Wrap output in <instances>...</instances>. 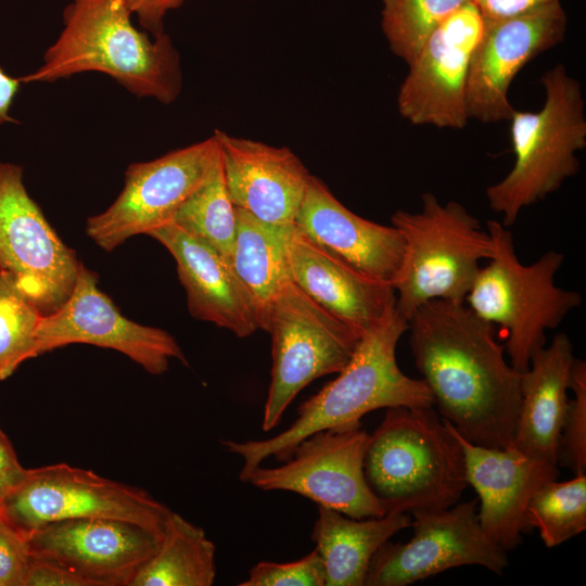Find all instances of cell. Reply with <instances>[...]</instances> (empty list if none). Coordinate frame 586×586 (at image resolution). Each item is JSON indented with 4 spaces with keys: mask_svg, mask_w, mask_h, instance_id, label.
<instances>
[{
    "mask_svg": "<svg viewBox=\"0 0 586 586\" xmlns=\"http://www.w3.org/2000/svg\"><path fill=\"white\" fill-rule=\"evenodd\" d=\"M493 324L466 303L433 300L408 320L409 344L434 408L467 441L513 443L522 372L505 358Z\"/></svg>",
    "mask_w": 586,
    "mask_h": 586,
    "instance_id": "cell-1",
    "label": "cell"
},
{
    "mask_svg": "<svg viewBox=\"0 0 586 586\" xmlns=\"http://www.w3.org/2000/svg\"><path fill=\"white\" fill-rule=\"evenodd\" d=\"M63 28L41 65L22 84L53 82L87 72L105 74L139 98L174 102L181 92L180 55L164 33L152 37L131 21L125 0H67Z\"/></svg>",
    "mask_w": 586,
    "mask_h": 586,
    "instance_id": "cell-2",
    "label": "cell"
},
{
    "mask_svg": "<svg viewBox=\"0 0 586 586\" xmlns=\"http://www.w3.org/2000/svg\"><path fill=\"white\" fill-rule=\"evenodd\" d=\"M407 330L408 320L394 307L362 333L337 377L300 405L297 418L288 429L262 441H221L227 451L243 460L240 480L246 482L269 457L286 461L294 447L317 431L358 425L365 415L381 408L434 406L425 383L409 378L397 365V343Z\"/></svg>",
    "mask_w": 586,
    "mask_h": 586,
    "instance_id": "cell-3",
    "label": "cell"
},
{
    "mask_svg": "<svg viewBox=\"0 0 586 586\" xmlns=\"http://www.w3.org/2000/svg\"><path fill=\"white\" fill-rule=\"evenodd\" d=\"M364 475L386 513L448 508L469 486L461 443L434 406L386 408L368 436Z\"/></svg>",
    "mask_w": 586,
    "mask_h": 586,
    "instance_id": "cell-4",
    "label": "cell"
},
{
    "mask_svg": "<svg viewBox=\"0 0 586 586\" xmlns=\"http://www.w3.org/2000/svg\"><path fill=\"white\" fill-rule=\"evenodd\" d=\"M540 82L545 102L538 112L514 110L510 137L514 164L498 182L486 188L491 209L502 225H514L520 213L579 170L576 152L586 146L585 102L581 84L563 64L546 71Z\"/></svg>",
    "mask_w": 586,
    "mask_h": 586,
    "instance_id": "cell-5",
    "label": "cell"
},
{
    "mask_svg": "<svg viewBox=\"0 0 586 586\" xmlns=\"http://www.w3.org/2000/svg\"><path fill=\"white\" fill-rule=\"evenodd\" d=\"M486 229L494 241V253L477 272L464 303L481 319L506 331L504 346L510 364L524 372L533 355L546 346V331L556 329L577 308L582 295L555 282L564 262L562 253L551 250L524 265L507 227L488 220Z\"/></svg>",
    "mask_w": 586,
    "mask_h": 586,
    "instance_id": "cell-6",
    "label": "cell"
},
{
    "mask_svg": "<svg viewBox=\"0 0 586 586\" xmlns=\"http://www.w3.org/2000/svg\"><path fill=\"white\" fill-rule=\"evenodd\" d=\"M419 212L397 211L392 226L404 241V255L393 283L395 308L407 320L433 300L464 303L481 269L491 259L494 241L462 204H442L436 195H421Z\"/></svg>",
    "mask_w": 586,
    "mask_h": 586,
    "instance_id": "cell-7",
    "label": "cell"
},
{
    "mask_svg": "<svg viewBox=\"0 0 586 586\" xmlns=\"http://www.w3.org/2000/svg\"><path fill=\"white\" fill-rule=\"evenodd\" d=\"M265 331L271 335L272 368L262 428L270 431L305 386L345 368L362 332L322 308L293 281L272 301Z\"/></svg>",
    "mask_w": 586,
    "mask_h": 586,
    "instance_id": "cell-8",
    "label": "cell"
},
{
    "mask_svg": "<svg viewBox=\"0 0 586 586\" xmlns=\"http://www.w3.org/2000/svg\"><path fill=\"white\" fill-rule=\"evenodd\" d=\"M170 513L142 488L67 463L27 469L0 500V520L24 538L48 523L86 517L123 519L163 534Z\"/></svg>",
    "mask_w": 586,
    "mask_h": 586,
    "instance_id": "cell-9",
    "label": "cell"
},
{
    "mask_svg": "<svg viewBox=\"0 0 586 586\" xmlns=\"http://www.w3.org/2000/svg\"><path fill=\"white\" fill-rule=\"evenodd\" d=\"M81 262L28 194L23 168L0 161V267L42 315L71 295Z\"/></svg>",
    "mask_w": 586,
    "mask_h": 586,
    "instance_id": "cell-10",
    "label": "cell"
},
{
    "mask_svg": "<svg viewBox=\"0 0 586 586\" xmlns=\"http://www.w3.org/2000/svg\"><path fill=\"white\" fill-rule=\"evenodd\" d=\"M477 499L410 515L413 536L407 543L385 542L373 556L365 586H407L449 569L481 565L501 575L507 551L483 531Z\"/></svg>",
    "mask_w": 586,
    "mask_h": 586,
    "instance_id": "cell-11",
    "label": "cell"
},
{
    "mask_svg": "<svg viewBox=\"0 0 586 586\" xmlns=\"http://www.w3.org/2000/svg\"><path fill=\"white\" fill-rule=\"evenodd\" d=\"M218 155L219 142L213 135L156 160L130 164L116 200L104 212L88 218V237L111 252L133 235L148 234L173 221Z\"/></svg>",
    "mask_w": 586,
    "mask_h": 586,
    "instance_id": "cell-12",
    "label": "cell"
},
{
    "mask_svg": "<svg viewBox=\"0 0 586 586\" xmlns=\"http://www.w3.org/2000/svg\"><path fill=\"white\" fill-rule=\"evenodd\" d=\"M368 436L360 424L317 431L283 464L258 466L246 482L263 491L296 493L351 518L382 517L386 512L364 475Z\"/></svg>",
    "mask_w": 586,
    "mask_h": 586,
    "instance_id": "cell-13",
    "label": "cell"
},
{
    "mask_svg": "<svg viewBox=\"0 0 586 586\" xmlns=\"http://www.w3.org/2000/svg\"><path fill=\"white\" fill-rule=\"evenodd\" d=\"M484 22L469 1L434 29L398 89L397 110L403 118L416 126L464 128L470 61Z\"/></svg>",
    "mask_w": 586,
    "mask_h": 586,
    "instance_id": "cell-14",
    "label": "cell"
},
{
    "mask_svg": "<svg viewBox=\"0 0 586 586\" xmlns=\"http://www.w3.org/2000/svg\"><path fill=\"white\" fill-rule=\"evenodd\" d=\"M76 343L118 351L151 374L166 372L170 359L188 365L173 335L123 316L98 288L97 273L82 263L66 302L56 311L41 316L37 328V354L40 356Z\"/></svg>",
    "mask_w": 586,
    "mask_h": 586,
    "instance_id": "cell-15",
    "label": "cell"
},
{
    "mask_svg": "<svg viewBox=\"0 0 586 586\" xmlns=\"http://www.w3.org/2000/svg\"><path fill=\"white\" fill-rule=\"evenodd\" d=\"M566 23L560 1L511 17L485 20L470 61L468 118L509 122L515 110L508 98L513 79L530 61L564 40Z\"/></svg>",
    "mask_w": 586,
    "mask_h": 586,
    "instance_id": "cell-16",
    "label": "cell"
},
{
    "mask_svg": "<svg viewBox=\"0 0 586 586\" xmlns=\"http://www.w3.org/2000/svg\"><path fill=\"white\" fill-rule=\"evenodd\" d=\"M163 534L123 519L86 517L48 523L25 539L30 557L60 564L89 586H129Z\"/></svg>",
    "mask_w": 586,
    "mask_h": 586,
    "instance_id": "cell-17",
    "label": "cell"
},
{
    "mask_svg": "<svg viewBox=\"0 0 586 586\" xmlns=\"http://www.w3.org/2000/svg\"><path fill=\"white\" fill-rule=\"evenodd\" d=\"M455 432L464 454L468 485L479 495L477 515L483 531L506 551L515 549L523 534L532 530L527 505L545 483L557 480L558 464L532 457L513 443L491 448Z\"/></svg>",
    "mask_w": 586,
    "mask_h": 586,
    "instance_id": "cell-18",
    "label": "cell"
},
{
    "mask_svg": "<svg viewBox=\"0 0 586 586\" xmlns=\"http://www.w3.org/2000/svg\"><path fill=\"white\" fill-rule=\"evenodd\" d=\"M229 196L255 218L294 225L310 174L288 148H276L216 129Z\"/></svg>",
    "mask_w": 586,
    "mask_h": 586,
    "instance_id": "cell-19",
    "label": "cell"
},
{
    "mask_svg": "<svg viewBox=\"0 0 586 586\" xmlns=\"http://www.w3.org/2000/svg\"><path fill=\"white\" fill-rule=\"evenodd\" d=\"M294 226L321 249L393 285L404 255L399 231L351 212L313 175Z\"/></svg>",
    "mask_w": 586,
    "mask_h": 586,
    "instance_id": "cell-20",
    "label": "cell"
},
{
    "mask_svg": "<svg viewBox=\"0 0 586 586\" xmlns=\"http://www.w3.org/2000/svg\"><path fill=\"white\" fill-rule=\"evenodd\" d=\"M288 259L295 285L322 308L362 333L395 307L392 284L321 249L295 226L289 238Z\"/></svg>",
    "mask_w": 586,
    "mask_h": 586,
    "instance_id": "cell-21",
    "label": "cell"
},
{
    "mask_svg": "<svg viewBox=\"0 0 586 586\" xmlns=\"http://www.w3.org/2000/svg\"><path fill=\"white\" fill-rule=\"evenodd\" d=\"M174 256L190 314L247 337L259 330L253 303L228 262L170 221L148 233Z\"/></svg>",
    "mask_w": 586,
    "mask_h": 586,
    "instance_id": "cell-22",
    "label": "cell"
},
{
    "mask_svg": "<svg viewBox=\"0 0 586 586\" xmlns=\"http://www.w3.org/2000/svg\"><path fill=\"white\" fill-rule=\"evenodd\" d=\"M574 348L565 333L536 352L521 378V403L513 445L521 451L558 464L561 429L568 406Z\"/></svg>",
    "mask_w": 586,
    "mask_h": 586,
    "instance_id": "cell-23",
    "label": "cell"
},
{
    "mask_svg": "<svg viewBox=\"0 0 586 586\" xmlns=\"http://www.w3.org/2000/svg\"><path fill=\"white\" fill-rule=\"evenodd\" d=\"M411 526L408 513L355 519L318 506L311 539L324 568V586H365L370 562L396 533Z\"/></svg>",
    "mask_w": 586,
    "mask_h": 586,
    "instance_id": "cell-24",
    "label": "cell"
},
{
    "mask_svg": "<svg viewBox=\"0 0 586 586\" xmlns=\"http://www.w3.org/2000/svg\"><path fill=\"white\" fill-rule=\"evenodd\" d=\"M237 230L228 264L247 292L259 330L266 328L270 305L290 281L288 243L292 226L264 222L235 207Z\"/></svg>",
    "mask_w": 586,
    "mask_h": 586,
    "instance_id": "cell-25",
    "label": "cell"
},
{
    "mask_svg": "<svg viewBox=\"0 0 586 586\" xmlns=\"http://www.w3.org/2000/svg\"><path fill=\"white\" fill-rule=\"evenodd\" d=\"M215 551L203 528L171 511L157 550L129 586H211Z\"/></svg>",
    "mask_w": 586,
    "mask_h": 586,
    "instance_id": "cell-26",
    "label": "cell"
},
{
    "mask_svg": "<svg viewBox=\"0 0 586 586\" xmlns=\"http://www.w3.org/2000/svg\"><path fill=\"white\" fill-rule=\"evenodd\" d=\"M173 221L229 260L235 238L237 214L227 189L220 150L207 177L179 207Z\"/></svg>",
    "mask_w": 586,
    "mask_h": 586,
    "instance_id": "cell-27",
    "label": "cell"
},
{
    "mask_svg": "<svg viewBox=\"0 0 586 586\" xmlns=\"http://www.w3.org/2000/svg\"><path fill=\"white\" fill-rule=\"evenodd\" d=\"M527 523L553 548L586 530V474L565 482L545 483L531 498Z\"/></svg>",
    "mask_w": 586,
    "mask_h": 586,
    "instance_id": "cell-28",
    "label": "cell"
},
{
    "mask_svg": "<svg viewBox=\"0 0 586 586\" xmlns=\"http://www.w3.org/2000/svg\"><path fill=\"white\" fill-rule=\"evenodd\" d=\"M472 0H381V27L391 51L409 65L434 29Z\"/></svg>",
    "mask_w": 586,
    "mask_h": 586,
    "instance_id": "cell-29",
    "label": "cell"
},
{
    "mask_svg": "<svg viewBox=\"0 0 586 586\" xmlns=\"http://www.w3.org/2000/svg\"><path fill=\"white\" fill-rule=\"evenodd\" d=\"M42 314L0 269V381L27 359L37 357V328Z\"/></svg>",
    "mask_w": 586,
    "mask_h": 586,
    "instance_id": "cell-30",
    "label": "cell"
},
{
    "mask_svg": "<svg viewBox=\"0 0 586 586\" xmlns=\"http://www.w3.org/2000/svg\"><path fill=\"white\" fill-rule=\"evenodd\" d=\"M569 399L561 429L558 463L574 475L586 472V364L575 359L571 369Z\"/></svg>",
    "mask_w": 586,
    "mask_h": 586,
    "instance_id": "cell-31",
    "label": "cell"
},
{
    "mask_svg": "<svg viewBox=\"0 0 586 586\" xmlns=\"http://www.w3.org/2000/svg\"><path fill=\"white\" fill-rule=\"evenodd\" d=\"M324 568L316 549L295 561L277 563L262 561L240 586H324Z\"/></svg>",
    "mask_w": 586,
    "mask_h": 586,
    "instance_id": "cell-32",
    "label": "cell"
},
{
    "mask_svg": "<svg viewBox=\"0 0 586 586\" xmlns=\"http://www.w3.org/2000/svg\"><path fill=\"white\" fill-rule=\"evenodd\" d=\"M28 562L26 539L0 520V586H23Z\"/></svg>",
    "mask_w": 586,
    "mask_h": 586,
    "instance_id": "cell-33",
    "label": "cell"
},
{
    "mask_svg": "<svg viewBox=\"0 0 586 586\" xmlns=\"http://www.w3.org/2000/svg\"><path fill=\"white\" fill-rule=\"evenodd\" d=\"M23 586H89V584L60 564L29 556Z\"/></svg>",
    "mask_w": 586,
    "mask_h": 586,
    "instance_id": "cell-34",
    "label": "cell"
},
{
    "mask_svg": "<svg viewBox=\"0 0 586 586\" xmlns=\"http://www.w3.org/2000/svg\"><path fill=\"white\" fill-rule=\"evenodd\" d=\"M186 1L188 0H125L139 25L152 37H158L165 33L166 14L180 8Z\"/></svg>",
    "mask_w": 586,
    "mask_h": 586,
    "instance_id": "cell-35",
    "label": "cell"
},
{
    "mask_svg": "<svg viewBox=\"0 0 586 586\" xmlns=\"http://www.w3.org/2000/svg\"><path fill=\"white\" fill-rule=\"evenodd\" d=\"M26 472L11 441L0 429V500L24 479Z\"/></svg>",
    "mask_w": 586,
    "mask_h": 586,
    "instance_id": "cell-36",
    "label": "cell"
},
{
    "mask_svg": "<svg viewBox=\"0 0 586 586\" xmlns=\"http://www.w3.org/2000/svg\"><path fill=\"white\" fill-rule=\"evenodd\" d=\"M485 20L523 14L559 0H472Z\"/></svg>",
    "mask_w": 586,
    "mask_h": 586,
    "instance_id": "cell-37",
    "label": "cell"
},
{
    "mask_svg": "<svg viewBox=\"0 0 586 586\" xmlns=\"http://www.w3.org/2000/svg\"><path fill=\"white\" fill-rule=\"evenodd\" d=\"M22 82L18 77L9 75L0 66V126L15 122L10 115V110L20 90Z\"/></svg>",
    "mask_w": 586,
    "mask_h": 586,
    "instance_id": "cell-38",
    "label": "cell"
},
{
    "mask_svg": "<svg viewBox=\"0 0 586 586\" xmlns=\"http://www.w3.org/2000/svg\"><path fill=\"white\" fill-rule=\"evenodd\" d=\"M0 269H1V267H0Z\"/></svg>",
    "mask_w": 586,
    "mask_h": 586,
    "instance_id": "cell-39",
    "label": "cell"
}]
</instances>
